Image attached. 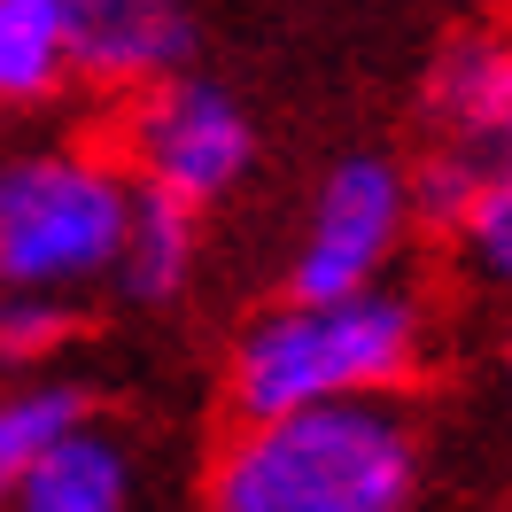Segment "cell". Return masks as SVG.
Listing matches in <instances>:
<instances>
[{
	"label": "cell",
	"mask_w": 512,
	"mask_h": 512,
	"mask_svg": "<svg viewBox=\"0 0 512 512\" xmlns=\"http://www.w3.org/2000/svg\"><path fill=\"white\" fill-rule=\"evenodd\" d=\"M194 63L187 0H70V78L148 94Z\"/></svg>",
	"instance_id": "8992f818"
},
{
	"label": "cell",
	"mask_w": 512,
	"mask_h": 512,
	"mask_svg": "<svg viewBox=\"0 0 512 512\" xmlns=\"http://www.w3.org/2000/svg\"><path fill=\"white\" fill-rule=\"evenodd\" d=\"M70 78V0H0V109H32Z\"/></svg>",
	"instance_id": "8fae6325"
},
{
	"label": "cell",
	"mask_w": 512,
	"mask_h": 512,
	"mask_svg": "<svg viewBox=\"0 0 512 512\" xmlns=\"http://www.w3.org/2000/svg\"><path fill=\"white\" fill-rule=\"evenodd\" d=\"M249 156H256V125L249 109L210 86V78H163L140 94V117H132V187L148 194H171V202H218L249 179Z\"/></svg>",
	"instance_id": "5b68a950"
},
{
	"label": "cell",
	"mask_w": 512,
	"mask_h": 512,
	"mask_svg": "<svg viewBox=\"0 0 512 512\" xmlns=\"http://www.w3.org/2000/svg\"><path fill=\"white\" fill-rule=\"evenodd\" d=\"M419 489V443L388 404L241 419L218 450L202 512H404Z\"/></svg>",
	"instance_id": "6da1fadb"
},
{
	"label": "cell",
	"mask_w": 512,
	"mask_h": 512,
	"mask_svg": "<svg viewBox=\"0 0 512 512\" xmlns=\"http://www.w3.org/2000/svg\"><path fill=\"white\" fill-rule=\"evenodd\" d=\"M419 357H427L419 303H404L388 280L357 295H288L233 342V404L241 419L388 404L419 373Z\"/></svg>",
	"instance_id": "7a4b0ae2"
},
{
	"label": "cell",
	"mask_w": 512,
	"mask_h": 512,
	"mask_svg": "<svg viewBox=\"0 0 512 512\" xmlns=\"http://www.w3.org/2000/svg\"><path fill=\"white\" fill-rule=\"evenodd\" d=\"M70 326L63 295H8L0 288V357H47Z\"/></svg>",
	"instance_id": "4fadbf2b"
},
{
	"label": "cell",
	"mask_w": 512,
	"mask_h": 512,
	"mask_svg": "<svg viewBox=\"0 0 512 512\" xmlns=\"http://www.w3.org/2000/svg\"><path fill=\"white\" fill-rule=\"evenodd\" d=\"M435 218L458 233V249L489 288H512V156L474 163V171H427V187H412Z\"/></svg>",
	"instance_id": "9c48e42d"
},
{
	"label": "cell",
	"mask_w": 512,
	"mask_h": 512,
	"mask_svg": "<svg viewBox=\"0 0 512 512\" xmlns=\"http://www.w3.org/2000/svg\"><path fill=\"white\" fill-rule=\"evenodd\" d=\"M427 109H435V140H443L435 171H474V163L512 156V32H474L443 47Z\"/></svg>",
	"instance_id": "52a82bcc"
},
{
	"label": "cell",
	"mask_w": 512,
	"mask_h": 512,
	"mask_svg": "<svg viewBox=\"0 0 512 512\" xmlns=\"http://www.w3.org/2000/svg\"><path fill=\"white\" fill-rule=\"evenodd\" d=\"M78 419H86L78 388H8L0 396V512L16 497V481L39 466V450H55Z\"/></svg>",
	"instance_id": "7c38bea8"
},
{
	"label": "cell",
	"mask_w": 512,
	"mask_h": 512,
	"mask_svg": "<svg viewBox=\"0 0 512 512\" xmlns=\"http://www.w3.org/2000/svg\"><path fill=\"white\" fill-rule=\"evenodd\" d=\"M8 512H132V458L125 443L78 419L55 450H39V466L16 481Z\"/></svg>",
	"instance_id": "ba28073f"
},
{
	"label": "cell",
	"mask_w": 512,
	"mask_h": 512,
	"mask_svg": "<svg viewBox=\"0 0 512 512\" xmlns=\"http://www.w3.org/2000/svg\"><path fill=\"white\" fill-rule=\"evenodd\" d=\"M132 210V171L86 148H32L0 163V288L78 295L109 280Z\"/></svg>",
	"instance_id": "3957f363"
},
{
	"label": "cell",
	"mask_w": 512,
	"mask_h": 512,
	"mask_svg": "<svg viewBox=\"0 0 512 512\" xmlns=\"http://www.w3.org/2000/svg\"><path fill=\"white\" fill-rule=\"evenodd\" d=\"M412 179L388 156H350L334 163L303 210V233H295L288 256V295H357L381 288L404 233H412Z\"/></svg>",
	"instance_id": "277c9868"
},
{
	"label": "cell",
	"mask_w": 512,
	"mask_h": 512,
	"mask_svg": "<svg viewBox=\"0 0 512 512\" xmlns=\"http://www.w3.org/2000/svg\"><path fill=\"white\" fill-rule=\"evenodd\" d=\"M202 210L171 202V194H148L132 187V210H125V241H117V264L109 280L132 295V303H171V295L194 280V256H202Z\"/></svg>",
	"instance_id": "30bf717a"
}]
</instances>
